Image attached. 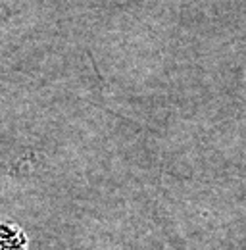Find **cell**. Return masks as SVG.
<instances>
[{"label": "cell", "instance_id": "6da1fadb", "mask_svg": "<svg viewBox=\"0 0 246 250\" xmlns=\"http://www.w3.org/2000/svg\"><path fill=\"white\" fill-rule=\"evenodd\" d=\"M0 250H29L27 233L18 223L0 219Z\"/></svg>", "mask_w": 246, "mask_h": 250}]
</instances>
